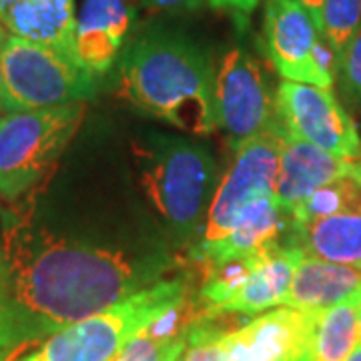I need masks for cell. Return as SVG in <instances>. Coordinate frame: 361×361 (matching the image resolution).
<instances>
[{"label":"cell","instance_id":"obj_19","mask_svg":"<svg viewBox=\"0 0 361 361\" xmlns=\"http://www.w3.org/2000/svg\"><path fill=\"white\" fill-rule=\"evenodd\" d=\"M361 295L322 313L310 348L301 361H345L361 343Z\"/></svg>","mask_w":361,"mask_h":361},{"label":"cell","instance_id":"obj_20","mask_svg":"<svg viewBox=\"0 0 361 361\" xmlns=\"http://www.w3.org/2000/svg\"><path fill=\"white\" fill-rule=\"evenodd\" d=\"M337 213H361V161L349 173L327 183L291 211L293 223H305Z\"/></svg>","mask_w":361,"mask_h":361},{"label":"cell","instance_id":"obj_11","mask_svg":"<svg viewBox=\"0 0 361 361\" xmlns=\"http://www.w3.org/2000/svg\"><path fill=\"white\" fill-rule=\"evenodd\" d=\"M323 311L279 307L223 331L225 361H301Z\"/></svg>","mask_w":361,"mask_h":361},{"label":"cell","instance_id":"obj_22","mask_svg":"<svg viewBox=\"0 0 361 361\" xmlns=\"http://www.w3.org/2000/svg\"><path fill=\"white\" fill-rule=\"evenodd\" d=\"M185 331L173 337H159L145 327L121 349L113 361H179L187 345Z\"/></svg>","mask_w":361,"mask_h":361},{"label":"cell","instance_id":"obj_2","mask_svg":"<svg viewBox=\"0 0 361 361\" xmlns=\"http://www.w3.org/2000/svg\"><path fill=\"white\" fill-rule=\"evenodd\" d=\"M116 94L193 137L217 129L215 68L209 52L185 32L149 26L118 59Z\"/></svg>","mask_w":361,"mask_h":361},{"label":"cell","instance_id":"obj_6","mask_svg":"<svg viewBox=\"0 0 361 361\" xmlns=\"http://www.w3.org/2000/svg\"><path fill=\"white\" fill-rule=\"evenodd\" d=\"M6 111H37L85 103L97 92V77L51 47L18 37L2 44Z\"/></svg>","mask_w":361,"mask_h":361},{"label":"cell","instance_id":"obj_30","mask_svg":"<svg viewBox=\"0 0 361 361\" xmlns=\"http://www.w3.org/2000/svg\"><path fill=\"white\" fill-rule=\"evenodd\" d=\"M0 39H4V32H2V28H0Z\"/></svg>","mask_w":361,"mask_h":361},{"label":"cell","instance_id":"obj_15","mask_svg":"<svg viewBox=\"0 0 361 361\" xmlns=\"http://www.w3.org/2000/svg\"><path fill=\"white\" fill-rule=\"evenodd\" d=\"M0 26L11 37L51 47L80 65L75 0H0Z\"/></svg>","mask_w":361,"mask_h":361},{"label":"cell","instance_id":"obj_27","mask_svg":"<svg viewBox=\"0 0 361 361\" xmlns=\"http://www.w3.org/2000/svg\"><path fill=\"white\" fill-rule=\"evenodd\" d=\"M307 13L311 14V18L315 20V25L319 26V32H322V6L323 0H297Z\"/></svg>","mask_w":361,"mask_h":361},{"label":"cell","instance_id":"obj_14","mask_svg":"<svg viewBox=\"0 0 361 361\" xmlns=\"http://www.w3.org/2000/svg\"><path fill=\"white\" fill-rule=\"evenodd\" d=\"M355 165L357 161L331 155L315 145L289 137L281 129L275 199L291 213L317 189L349 173Z\"/></svg>","mask_w":361,"mask_h":361},{"label":"cell","instance_id":"obj_12","mask_svg":"<svg viewBox=\"0 0 361 361\" xmlns=\"http://www.w3.org/2000/svg\"><path fill=\"white\" fill-rule=\"evenodd\" d=\"M135 18L137 11L130 0H82L75 30L80 65L94 77L111 71L123 54Z\"/></svg>","mask_w":361,"mask_h":361},{"label":"cell","instance_id":"obj_23","mask_svg":"<svg viewBox=\"0 0 361 361\" xmlns=\"http://www.w3.org/2000/svg\"><path fill=\"white\" fill-rule=\"evenodd\" d=\"M23 348L18 327L14 319L13 301H11V289H8V275H6V263L0 247V361H8L14 353Z\"/></svg>","mask_w":361,"mask_h":361},{"label":"cell","instance_id":"obj_1","mask_svg":"<svg viewBox=\"0 0 361 361\" xmlns=\"http://www.w3.org/2000/svg\"><path fill=\"white\" fill-rule=\"evenodd\" d=\"M2 255L23 348L161 281L165 255H139L56 235L26 213H2Z\"/></svg>","mask_w":361,"mask_h":361},{"label":"cell","instance_id":"obj_29","mask_svg":"<svg viewBox=\"0 0 361 361\" xmlns=\"http://www.w3.org/2000/svg\"><path fill=\"white\" fill-rule=\"evenodd\" d=\"M345 361H361V343L357 345V348L353 349L351 353H349L348 360H345Z\"/></svg>","mask_w":361,"mask_h":361},{"label":"cell","instance_id":"obj_17","mask_svg":"<svg viewBox=\"0 0 361 361\" xmlns=\"http://www.w3.org/2000/svg\"><path fill=\"white\" fill-rule=\"evenodd\" d=\"M361 295V267L303 257L283 307L323 311Z\"/></svg>","mask_w":361,"mask_h":361},{"label":"cell","instance_id":"obj_10","mask_svg":"<svg viewBox=\"0 0 361 361\" xmlns=\"http://www.w3.org/2000/svg\"><path fill=\"white\" fill-rule=\"evenodd\" d=\"M275 118L293 139L348 161L361 159L357 127L329 89L281 80L275 92Z\"/></svg>","mask_w":361,"mask_h":361},{"label":"cell","instance_id":"obj_16","mask_svg":"<svg viewBox=\"0 0 361 361\" xmlns=\"http://www.w3.org/2000/svg\"><path fill=\"white\" fill-rule=\"evenodd\" d=\"M303 257L305 255L295 245H279L267 251L243 287L221 305L217 315H257L277 305L283 307Z\"/></svg>","mask_w":361,"mask_h":361},{"label":"cell","instance_id":"obj_24","mask_svg":"<svg viewBox=\"0 0 361 361\" xmlns=\"http://www.w3.org/2000/svg\"><path fill=\"white\" fill-rule=\"evenodd\" d=\"M337 73L341 75L345 90L361 103V26L349 42L348 51L343 52Z\"/></svg>","mask_w":361,"mask_h":361},{"label":"cell","instance_id":"obj_5","mask_svg":"<svg viewBox=\"0 0 361 361\" xmlns=\"http://www.w3.org/2000/svg\"><path fill=\"white\" fill-rule=\"evenodd\" d=\"M87 104L8 113L0 118V197L16 201L51 175L80 129Z\"/></svg>","mask_w":361,"mask_h":361},{"label":"cell","instance_id":"obj_8","mask_svg":"<svg viewBox=\"0 0 361 361\" xmlns=\"http://www.w3.org/2000/svg\"><path fill=\"white\" fill-rule=\"evenodd\" d=\"M263 39L271 63L283 80L331 90L337 73L336 54L297 0H265Z\"/></svg>","mask_w":361,"mask_h":361},{"label":"cell","instance_id":"obj_9","mask_svg":"<svg viewBox=\"0 0 361 361\" xmlns=\"http://www.w3.org/2000/svg\"><path fill=\"white\" fill-rule=\"evenodd\" d=\"M217 127L225 130L233 149L273 127L275 99L259 61L237 44L221 56L215 71Z\"/></svg>","mask_w":361,"mask_h":361},{"label":"cell","instance_id":"obj_13","mask_svg":"<svg viewBox=\"0 0 361 361\" xmlns=\"http://www.w3.org/2000/svg\"><path fill=\"white\" fill-rule=\"evenodd\" d=\"M289 233L291 213L277 203L275 195H267L247 207L231 231L215 245L191 251V261L211 267L229 259L265 253L275 247L287 245Z\"/></svg>","mask_w":361,"mask_h":361},{"label":"cell","instance_id":"obj_31","mask_svg":"<svg viewBox=\"0 0 361 361\" xmlns=\"http://www.w3.org/2000/svg\"><path fill=\"white\" fill-rule=\"evenodd\" d=\"M360 329H361V311H360Z\"/></svg>","mask_w":361,"mask_h":361},{"label":"cell","instance_id":"obj_4","mask_svg":"<svg viewBox=\"0 0 361 361\" xmlns=\"http://www.w3.org/2000/svg\"><path fill=\"white\" fill-rule=\"evenodd\" d=\"M187 277L161 279L109 310L63 327L8 361H113L139 331L187 305Z\"/></svg>","mask_w":361,"mask_h":361},{"label":"cell","instance_id":"obj_26","mask_svg":"<svg viewBox=\"0 0 361 361\" xmlns=\"http://www.w3.org/2000/svg\"><path fill=\"white\" fill-rule=\"evenodd\" d=\"M209 4L217 11H225V13L233 14L239 20H249V16L255 13L261 0H209Z\"/></svg>","mask_w":361,"mask_h":361},{"label":"cell","instance_id":"obj_7","mask_svg":"<svg viewBox=\"0 0 361 361\" xmlns=\"http://www.w3.org/2000/svg\"><path fill=\"white\" fill-rule=\"evenodd\" d=\"M279 123L235 149V159L219 180L207 209L203 231L191 251L215 245L237 223L239 215L261 197L275 195L279 169Z\"/></svg>","mask_w":361,"mask_h":361},{"label":"cell","instance_id":"obj_25","mask_svg":"<svg viewBox=\"0 0 361 361\" xmlns=\"http://www.w3.org/2000/svg\"><path fill=\"white\" fill-rule=\"evenodd\" d=\"M149 8L159 11V13L183 14L201 11L209 0H142Z\"/></svg>","mask_w":361,"mask_h":361},{"label":"cell","instance_id":"obj_28","mask_svg":"<svg viewBox=\"0 0 361 361\" xmlns=\"http://www.w3.org/2000/svg\"><path fill=\"white\" fill-rule=\"evenodd\" d=\"M4 39H0V111H6V87H4V68H2V44H4Z\"/></svg>","mask_w":361,"mask_h":361},{"label":"cell","instance_id":"obj_3","mask_svg":"<svg viewBox=\"0 0 361 361\" xmlns=\"http://www.w3.org/2000/svg\"><path fill=\"white\" fill-rule=\"evenodd\" d=\"M142 191L159 217L183 241L205 221L217 189V163L201 142L149 133L133 145Z\"/></svg>","mask_w":361,"mask_h":361},{"label":"cell","instance_id":"obj_18","mask_svg":"<svg viewBox=\"0 0 361 361\" xmlns=\"http://www.w3.org/2000/svg\"><path fill=\"white\" fill-rule=\"evenodd\" d=\"M287 245L301 249L305 257L361 267V213H337L293 223Z\"/></svg>","mask_w":361,"mask_h":361},{"label":"cell","instance_id":"obj_21","mask_svg":"<svg viewBox=\"0 0 361 361\" xmlns=\"http://www.w3.org/2000/svg\"><path fill=\"white\" fill-rule=\"evenodd\" d=\"M361 26V0H323L322 39L334 51L337 71L343 52Z\"/></svg>","mask_w":361,"mask_h":361}]
</instances>
